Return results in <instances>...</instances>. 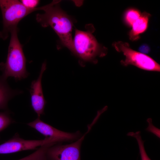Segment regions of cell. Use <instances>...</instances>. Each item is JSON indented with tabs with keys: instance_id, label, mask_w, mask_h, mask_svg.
Listing matches in <instances>:
<instances>
[{
	"instance_id": "obj_8",
	"label": "cell",
	"mask_w": 160,
	"mask_h": 160,
	"mask_svg": "<svg viewBox=\"0 0 160 160\" xmlns=\"http://www.w3.org/2000/svg\"><path fill=\"white\" fill-rule=\"evenodd\" d=\"M27 124L34 129L46 137L57 140L59 142L74 140L78 139L80 136L78 132L75 133L65 132L52 127L41 120L38 117L34 121Z\"/></svg>"
},
{
	"instance_id": "obj_16",
	"label": "cell",
	"mask_w": 160,
	"mask_h": 160,
	"mask_svg": "<svg viewBox=\"0 0 160 160\" xmlns=\"http://www.w3.org/2000/svg\"><path fill=\"white\" fill-rule=\"evenodd\" d=\"M20 1L24 6L29 9L37 7L40 2V1L38 0H22Z\"/></svg>"
},
{
	"instance_id": "obj_4",
	"label": "cell",
	"mask_w": 160,
	"mask_h": 160,
	"mask_svg": "<svg viewBox=\"0 0 160 160\" xmlns=\"http://www.w3.org/2000/svg\"><path fill=\"white\" fill-rule=\"evenodd\" d=\"M42 6L29 9L18 0H0L3 25V29L0 32V38L6 39L9 33L17 28L18 23L22 19L34 11L42 10Z\"/></svg>"
},
{
	"instance_id": "obj_7",
	"label": "cell",
	"mask_w": 160,
	"mask_h": 160,
	"mask_svg": "<svg viewBox=\"0 0 160 160\" xmlns=\"http://www.w3.org/2000/svg\"><path fill=\"white\" fill-rule=\"evenodd\" d=\"M86 133L75 142L62 145L57 143L47 149L48 160H81L80 148Z\"/></svg>"
},
{
	"instance_id": "obj_10",
	"label": "cell",
	"mask_w": 160,
	"mask_h": 160,
	"mask_svg": "<svg viewBox=\"0 0 160 160\" xmlns=\"http://www.w3.org/2000/svg\"><path fill=\"white\" fill-rule=\"evenodd\" d=\"M150 16L149 14L144 12L133 23L132 29L129 34L131 40L134 41L137 39L139 35L146 30Z\"/></svg>"
},
{
	"instance_id": "obj_12",
	"label": "cell",
	"mask_w": 160,
	"mask_h": 160,
	"mask_svg": "<svg viewBox=\"0 0 160 160\" xmlns=\"http://www.w3.org/2000/svg\"><path fill=\"white\" fill-rule=\"evenodd\" d=\"M131 136L135 138L138 144L140 155L141 160H151L148 155L144 146V141L141 138L140 132L138 131L132 132Z\"/></svg>"
},
{
	"instance_id": "obj_14",
	"label": "cell",
	"mask_w": 160,
	"mask_h": 160,
	"mask_svg": "<svg viewBox=\"0 0 160 160\" xmlns=\"http://www.w3.org/2000/svg\"><path fill=\"white\" fill-rule=\"evenodd\" d=\"M12 122L8 112H0V132L7 128Z\"/></svg>"
},
{
	"instance_id": "obj_1",
	"label": "cell",
	"mask_w": 160,
	"mask_h": 160,
	"mask_svg": "<svg viewBox=\"0 0 160 160\" xmlns=\"http://www.w3.org/2000/svg\"><path fill=\"white\" fill-rule=\"evenodd\" d=\"M60 0H54L42 6L43 14H37L36 19L43 27L49 26L54 30L64 46L72 52L73 50L72 20L61 8Z\"/></svg>"
},
{
	"instance_id": "obj_3",
	"label": "cell",
	"mask_w": 160,
	"mask_h": 160,
	"mask_svg": "<svg viewBox=\"0 0 160 160\" xmlns=\"http://www.w3.org/2000/svg\"><path fill=\"white\" fill-rule=\"evenodd\" d=\"M11 36L6 62L1 63L0 67L2 72L1 76L7 79L13 77L20 80L27 77L28 73L26 69V60L17 36V28L10 32Z\"/></svg>"
},
{
	"instance_id": "obj_15",
	"label": "cell",
	"mask_w": 160,
	"mask_h": 160,
	"mask_svg": "<svg viewBox=\"0 0 160 160\" xmlns=\"http://www.w3.org/2000/svg\"><path fill=\"white\" fill-rule=\"evenodd\" d=\"M147 121L148 123V126L145 129V130L152 133L157 137L160 138V129L153 125L152 123V119L151 118H148L147 120Z\"/></svg>"
},
{
	"instance_id": "obj_11",
	"label": "cell",
	"mask_w": 160,
	"mask_h": 160,
	"mask_svg": "<svg viewBox=\"0 0 160 160\" xmlns=\"http://www.w3.org/2000/svg\"><path fill=\"white\" fill-rule=\"evenodd\" d=\"M16 94L9 87L6 79L0 76V110L6 109L9 100Z\"/></svg>"
},
{
	"instance_id": "obj_9",
	"label": "cell",
	"mask_w": 160,
	"mask_h": 160,
	"mask_svg": "<svg viewBox=\"0 0 160 160\" xmlns=\"http://www.w3.org/2000/svg\"><path fill=\"white\" fill-rule=\"evenodd\" d=\"M46 69V63L44 62L42 64L38 79L32 82L30 87L31 106L38 117L44 114L46 103L43 95L41 84L43 74Z\"/></svg>"
},
{
	"instance_id": "obj_5",
	"label": "cell",
	"mask_w": 160,
	"mask_h": 160,
	"mask_svg": "<svg viewBox=\"0 0 160 160\" xmlns=\"http://www.w3.org/2000/svg\"><path fill=\"white\" fill-rule=\"evenodd\" d=\"M113 46L125 56V59L121 61L123 65H132L145 70L160 71V66L157 63L149 56L130 48L128 43L120 41L114 42Z\"/></svg>"
},
{
	"instance_id": "obj_6",
	"label": "cell",
	"mask_w": 160,
	"mask_h": 160,
	"mask_svg": "<svg viewBox=\"0 0 160 160\" xmlns=\"http://www.w3.org/2000/svg\"><path fill=\"white\" fill-rule=\"evenodd\" d=\"M51 142L57 143V141L49 137H45L41 140H25L20 138L18 135H16L11 139L0 145V154L34 150L38 147Z\"/></svg>"
},
{
	"instance_id": "obj_13",
	"label": "cell",
	"mask_w": 160,
	"mask_h": 160,
	"mask_svg": "<svg viewBox=\"0 0 160 160\" xmlns=\"http://www.w3.org/2000/svg\"><path fill=\"white\" fill-rule=\"evenodd\" d=\"M140 13L137 10L135 9H130L126 13L125 20L129 25L132 26L133 23L139 17Z\"/></svg>"
},
{
	"instance_id": "obj_17",
	"label": "cell",
	"mask_w": 160,
	"mask_h": 160,
	"mask_svg": "<svg viewBox=\"0 0 160 160\" xmlns=\"http://www.w3.org/2000/svg\"><path fill=\"white\" fill-rule=\"evenodd\" d=\"M139 50L141 53H148L150 51V48L147 45L143 44L139 47Z\"/></svg>"
},
{
	"instance_id": "obj_2",
	"label": "cell",
	"mask_w": 160,
	"mask_h": 160,
	"mask_svg": "<svg viewBox=\"0 0 160 160\" xmlns=\"http://www.w3.org/2000/svg\"><path fill=\"white\" fill-rule=\"evenodd\" d=\"M86 28V31L75 30L72 53L81 60L95 63L97 57L106 54V49L98 43L93 35L95 28L93 25H87Z\"/></svg>"
}]
</instances>
